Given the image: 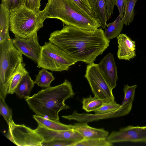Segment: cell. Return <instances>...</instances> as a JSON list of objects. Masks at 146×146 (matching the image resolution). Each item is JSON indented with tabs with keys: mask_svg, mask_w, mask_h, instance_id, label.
Segmentation results:
<instances>
[{
	"mask_svg": "<svg viewBox=\"0 0 146 146\" xmlns=\"http://www.w3.org/2000/svg\"><path fill=\"white\" fill-rule=\"evenodd\" d=\"M24 6L28 9L33 10H39L40 0H23Z\"/></svg>",
	"mask_w": 146,
	"mask_h": 146,
	"instance_id": "obj_32",
	"label": "cell"
},
{
	"mask_svg": "<svg viewBox=\"0 0 146 146\" xmlns=\"http://www.w3.org/2000/svg\"><path fill=\"white\" fill-rule=\"evenodd\" d=\"M35 130L42 136L44 139L43 142L62 140L71 141L75 143L84 139L82 136L74 129L55 130L38 125Z\"/></svg>",
	"mask_w": 146,
	"mask_h": 146,
	"instance_id": "obj_12",
	"label": "cell"
},
{
	"mask_svg": "<svg viewBox=\"0 0 146 146\" xmlns=\"http://www.w3.org/2000/svg\"><path fill=\"white\" fill-rule=\"evenodd\" d=\"M118 44V58L130 60L136 56L135 43L126 34H120L117 37Z\"/></svg>",
	"mask_w": 146,
	"mask_h": 146,
	"instance_id": "obj_14",
	"label": "cell"
},
{
	"mask_svg": "<svg viewBox=\"0 0 146 146\" xmlns=\"http://www.w3.org/2000/svg\"><path fill=\"white\" fill-rule=\"evenodd\" d=\"M1 4L10 12L24 5L23 0H1Z\"/></svg>",
	"mask_w": 146,
	"mask_h": 146,
	"instance_id": "obj_30",
	"label": "cell"
},
{
	"mask_svg": "<svg viewBox=\"0 0 146 146\" xmlns=\"http://www.w3.org/2000/svg\"><path fill=\"white\" fill-rule=\"evenodd\" d=\"M75 95L71 83L66 79L62 84L39 91L25 99L36 115L52 120H59L58 113L70 108L65 101Z\"/></svg>",
	"mask_w": 146,
	"mask_h": 146,
	"instance_id": "obj_2",
	"label": "cell"
},
{
	"mask_svg": "<svg viewBox=\"0 0 146 146\" xmlns=\"http://www.w3.org/2000/svg\"><path fill=\"white\" fill-rule=\"evenodd\" d=\"M33 116L38 125L49 129L58 131L73 129V125H66L61 123L59 120H52L36 115Z\"/></svg>",
	"mask_w": 146,
	"mask_h": 146,
	"instance_id": "obj_17",
	"label": "cell"
},
{
	"mask_svg": "<svg viewBox=\"0 0 146 146\" xmlns=\"http://www.w3.org/2000/svg\"><path fill=\"white\" fill-rule=\"evenodd\" d=\"M75 143L68 141L55 140L48 142H43L41 146H72Z\"/></svg>",
	"mask_w": 146,
	"mask_h": 146,
	"instance_id": "obj_31",
	"label": "cell"
},
{
	"mask_svg": "<svg viewBox=\"0 0 146 146\" xmlns=\"http://www.w3.org/2000/svg\"><path fill=\"white\" fill-rule=\"evenodd\" d=\"M123 25L121 19L119 15L113 22L107 24V28L104 32L105 36L109 40L117 37L123 29Z\"/></svg>",
	"mask_w": 146,
	"mask_h": 146,
	"instance_id": "obj_20",
	"label": "cell"
},
{
	"mask_svg": "<svg viewBox=\"0 0 146 146\" xmlns=\"http://www.w3.org/2000/svg\"><path fill=\"white\" fill-rule=\"evenodd\" d=\"M92 10L96 17L99 21L101 28L106 29L107 21L106 0H88Z\"/></svg>",
	"mask_w": 146,
	"mask_h": 146,
	"instance_id": "obj_16",
	"label": "cell"
},
{
	"mask_svg": "<svg viewBox=\"0 0 146 146\" xmlns=\"http://www.w3.org/2000/svg\"><path fill=\"white\" fill-rule=\"evenodd\" d=\"M44 17L60 20L66 25L88 31L101 27L99 21L82 12L70 0H48L44 10Z\"/></svg>",
	"mask_w": 146,
	"mask_h": 146,
	"instance_id": "obj_3",
	"label": "cell"
},
{
	"mask_svg": "<svg viewBox=\"0 0 146 146\" xmlns=\"http://www.w3.org/2000/svg\"><path fill=\"white\" fill-rule=\"evenodd\" d=\"M10 29L17 36L28 38L43 27V11H33L24 5L9 12Z\"/></svg>",
	"mask_w": 146,
	"mask_h": 146,
	"instance_id": "obj_4",
	"label": "cell"
},
{
	"mask_svg": "<svg viewBox=\"0 0 146 146\" xmlns=\"http://www.w3.org/2000/svg\"><path fill=\"white\" fill-rule=\"evenodd\" d=\"M6 137L16 145L20 146H41L44 139L35 129L24 124H15L14 121L8 125Z\"/></svg>",
	"mask_w": 146,
	"mask_h": 146,
	"instance_id": "obj_8",
	"label": "cell"
},
{
	"mask_svg": "<svg viewBox=\"0 0 146 146\" xmlns=\"http://www.w3.org/2000/svg\"><path fill=\"white\" fill-rule=\"evenodd\" d=\"M110 143L130 141L146 143V126H129L112 131L106 138Z\"/></svg>",
	"mask_w": 146,
	"mask_h": 146,
	"instance_id": "obj_9",
	"label": "cell"
},
{
	"mask_svg": "<svg viewBox=\"0 0 146 146\" xmlns=\"http://www.w3.org/2000/svg\"><path fill=\"white\" fill-rule=\"evenodd\" d=\"M49 40L77 62L88 64L94 63L110 42L102 28L88 31L68 25L52 33Z\"/></svg>",
	"mask_w": 146,
	"mask_h": 146,
	"instance_id": "obj_1",
	"label": "cell"
},
{
	"mask_svg": "<svg viewBox=\"0 0 146 146\" xmlns=\"http://www.w3.org/2000/svg\"><path fill=\"white\" fill-rule=\"evenodd\" d=\"M137 0H127L125 4L123 16L121 21L123 24L128 25L132 22L135 16L134 8Z\"/></svg>",
	"mask_w": 146,
	"mask_h": 146,
	"instance_id": "obj_23",
	"label": "cell"
},
{
	"mask_svg": "<svg viewBox=\"0 0 146 146\" xmlns=\"http://www.w3.org/2000/svg\"><path fill=\"white\" fill-rule=\"evenodd\" d=\"M127 0H115L116 5L119 11V15L122 19L124 15L125 4Z\"/></svg>",
	"mask_w": 146,
	"mask_h": 146,
	"instance_id": "obj_34",
	"label": "cell"
},
{
	"mask_svg": "<svg viewBox=\"0 0 146 146\" xmlns=\"http://www.w3.org/2000/svg\"><path fill=\"white\" fill-rule=\"evenodd\" d=\"M82 108L87 112H90L97 109L103 104V101L98 98L94 96L92 97L91 95L88 97L82 98Z\"/></svg>",
	"mask_w": 146,
	"mask_h": 146,
	"instance_id": "obj_24",
	"label": "cell"
},
{
	"mask_svg": "<svg viewBox=\"0 0 146 146\" xmlns=\"http://www.w3.org/2000/svg\"><path fill=\"white\" fill-rule=\"evenodd\" d=\"M73 126V129L78 132L84 139H106L108 135V131L103 128L97 129L90 127L87 122L76 123Z\"/></svg>",
	"mask_w": 146,
	"mask_h": 146,
	"instance_id": "obj_15",
	"label": "cell"
},
{
	"mask_svg": "<svg viewBox=\"0 0 146 146\" xmlns=\"http://www.w3.org/2000/svg\"><path fill=\"white\" fill-rule=\"evenodd\" d=\"M26 64L24 62L21 63L17 70L14 75L10 84L8 94H12L15 93V90L23 77L29 72L25 68Z\"/></svg>",
	"mask_w": 146,
	"mask_h": 146,
	"instance_id": "obj_22",
	"label": "cell"
},
{
	"mask_svg": "<svg viewBox=\"0 0 146 146\" xmlns=\"http://www.w3.org/2000/svg\"><path fill=\"white\" fill-rule=\"evenodd\" d=\"M98 65L103 77L113 90L117 85L118 79L117 67L113 54H108L102 59Z\"/></svg>",
	"mask_w": 146,
	"mask_h": 146,
	"instance_id": "obj_13",
	"label": "cell"
},
{
	"mask_svg": "<svg viewBox=\"0 0 146 146\" xmlns=\"http://www.w3.org/2000/svg\"><path fill=\"white\" fill-rule=\"evenodd\" d=\"M121 107V105L117 104L115 101L104 103L99 108L94 111L96 114H102L110 113L116 111Z\"/></svg>",
	"mask_w": 146,
	"mask_h": 146,
	"instance_id": "obj_28",
	"label": "cell"
},
{
	"mask_svg": "<svg viewBox=\"0 0 146 146\" xmlns=\"http://www.w3.org/2000/svg\"><path fill=\"white\" fill-rule=\"evenodd\" d=\"M54 79L52 73L42 68L36 76L35 83L40 87L47 88L50 87L51 82Z\"/></svg>",
	"mask_w": 146,
	"mask_h": 146,
	"instance_id": "obj_21",
	"label": "cell"
},
{
	"mask_svg": "<svg viewBox=\"0 0 146 146\" xmlns=\"http://www.w3.org/2000/svg\"><path fill=\"white\" fill-rule=\"evenodd\" d=\"M106 15L108 19L113 13L114 6L115 5V0H106Z\"/></svg>",
	"mask_w": 146,
	"mask_h": 146,
	"instance_id": "obj_33",
	"label": "cell"
},
{
	"mask_svg": "<svg viewBox=\"0 0 146 146\" xmlns=\"http://www.w3.org/2000/svg\"><path fill=\"white\" fill-rule=\"evenodd\" d=\"M70 0L85 14L92 18L97 19L92 11L88 0Z\"/></svg>",
	"mask_w": 146,
	"mask_h": 146,
	"instance_id": "obj_26",
	"label": "cell"
},
{
	"mask_svg": "<svg viewBox=\"0 0 146 146\" xmlns=\"http://www.w3.org/2000/svg\"><path fill=\"white\" fill-rule=\"evenodd\" d=\"M84 77L88 81L94 96L102 100L104 103L115 100L112 90L103 77L98 64L94 63L88 64Z\"/></svg>",
	"mask_w": 146,
	"mask_h": 146,
	"instance_id": "obj_7",
	"label": "cell"
},
{
	"mask_svg": "<svg viewBox=\"0 0 146 146\" xmlns=\"http://www.w3.org/2000/svg\"><path fill=\"white\" fill-rule=\"evenodd\" d=\"M5 99L0 96V113L8 125L13 121L12 119L13 113L12 109L6 104Z\"/></svg>",
	"mask_w": 146,
	"mask_h": 146,
	"instance_id": "obj_27",
	"label": "cell"
},
{
	"mask_svg": "<svg viewBox=\"0 0 146 146\" xmlns=\"http://www.w3.org/2000/svg\"><path fill=\"white\" fill-rule=\"evenodd\" d=\"M23 62L22 54L14 46L12 39L0 42V96L4 99L14 75Z\"/></svg>",
	"mask_w": 146,
	"mask_h": 146,
	"instance_id": "obj_5",
	"label": "cell"
},
{
	"mask_svg": "<svg viewBox=\"0 0 146 146\" xmlns=\"http://www.w3.org/2000/svg\"><path fill=\"white\" fill-rule=\"evenodd\" d=\"M15 37L12 39L14 46L22 54L37 64L42 48L38 42L37 33L28 38H23L17 36Z\"/></svg>",
	"mask_w": 146,
	"mask_h": 146,
	"instance_id": "obj_10",
	"label": "cell"
},
{
	"mask_svg": "<svg viewBox=\"0 0 146 146\" xmlns=\"http://www.w3.org/2000/svg\"><path fill=\"white\" fill-rule=\"evenodd\" d=\"M113 143L108 142L106 139H84L73 144L72 146H111Z\"/></svg>",
	"mask_w": 146,
	"mask_h": 146,
	"instance_id": "obj_25",
	"label": "cell"
},
{
	"mask_svg": "<svg viewBox=\"0 0 146 146\" xmlns=\"http://www.w3.org/2000/svg\"><path fill=\"white\" fill-rule=\"evenodd\" d=\"M0 42L10 38L9 12L1 4L0 6Z\"/></svg>",
	"mask_w": 146,
	"mask_h": 146,
	"instance_id": "obj_19",
	"label": "cell"
},
{
	"mask_svg": "<svg viewBox=\"0 0 146 146\" xmlns=\"http://www.w3.org/2000/svg\"><path fill=\"white\" fill-rule=\"evenodd\" d=\"M77 61L58 46L51 42H45L42 46L37 67L52 71L68 70Z\"/></svg>",
	"mask_w": 146,
	"mask_h": 146,
	"instance_id": "obj_6",
	"label": "cell"
},
{
	"mask_svg": "<svg viewBox=\"0 0 146 146\" xmlns=\"http://www.w3.org/2000/svg\"><path fill=\"white\" fill-rule=\"evenodd\" d=\"M35 84V82L27 74L23 77L15 89V93L20 99L29 97Z\"/></svg>",
	"mask_w": 146,
	"mask_h": 146,
	"instance_id": "obj_18",
	"label": "cell"
},
{
	"mask_svg": "<svg viewBox=\"0 0 146 146\" xmlns=\"http://www.w3.org/2000/svg\"><path fill=\"white\" fill-rule=\"evenodd\" d=\"M137 87L136 85L131 86H129L128 84L124 86L123 89L124 97L121 105L123 106L132 103L135 97V90Z\"/></svg>",
	"mask_w": 146,
	"mask_h": 146,
	"instance_id": "obj_29",
	"label": "cell"
},
{
	"mask_svg": "<svg viewBox=\"0 0 146 146\" xmlns=\"http://www.w3.org/2000/svg\"><path fill=\"white\" fill-rule=\"evenodd\" d=\"M132 103L128 104L125 105H121L117 110L110 113L102 114H89L78 113L75 110L71 115H63L62 117L69 120H74L80 122H88L97 121L101 119L119 117L125 115L130 111Z\"/></svg>",
	"mask_w": 146,
	"mask_h": 146,
	"instance_id": "obj_11",
	"label": "cell"
}]
</instances>
